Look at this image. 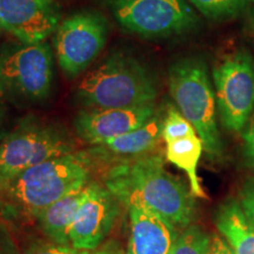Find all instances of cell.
Wrapping results in <instances>:
<instances>
[{
    "instance_id": "cell-1",
    "label": "cell",
    "mask_w": 254,
    "mask_h": 254,
    "mask_svg": "<svg viewBox=\"0 0 254 254\" xmlns=\"http://www.w3.org/2000/svg\"><path fill=\"white\" fill-rule=\"evenodd\" d=\"M104 186L126 206H144L184 230L196 215L195 196L179 178L165 170L161 154L152 153L107 167Z\"/></svg>"
},
{
    "instance_id": "cell-2",
    "label": "cell",
    "mask_w": 254,
    "mask_h": 254,
    "mask_svg": "<svg viewBox=\"0 0 254 254\" xmlns=\"http://www.w3.org/2000/svg\"><path fill=\"white\" fill-rule=\"evenodd\" d=\"M157 82L134 57L116 53L88 73L75 88L81 109H127L154 104Z\"/></svg>"
},
{
    "instance_id": "cell-3",
    "label": "cell",
    "mask_w": 254,
    "mask_h": 254,
    "mask_svg": "<svg viewBox=\"0 0 254 254\" xmlns=\"http://www.w3.org/2000/svg\"><path fill=\"white\" fill-rule=\"evenodd\" d=\"M92 171L86 151L49 159L8 180L7 201L18 214L36 218L57 200L86 186Z\"/></svg>"
},
{
    "instance_id": "cell-4",
    "label": "cell",
    "mask_w": 254,
    "mask_h": 254,
    "mask_svg": "<svg viewBox=\"0 0 254 254\" xmlns=\"http://www.w3.org/2000/svg\"><path fill=\"white\" fill-rule=\"evenodd\" d=\"M170 93L178 110L195 128L211 158L222 153L221 138L215 117V92L204 62L195 58L174 64L168 77Z\"/></svg>"
},
{
    "instance_id": "cell-5",
    "label": "cell",
    "mask_w": 254,
    "mask_h": 254,
    "mask_svg": "<svg viewBox=\"0 0 254 254\" xmlns=\"http://www.w3.org/2000/svg\"><path fill=\"white\" fill-rule=\"evenodd\" d=\"M74 150L75 141L64 126L26 119L0 142V176L9 180L27 168Z\"/></svg>"
},
{
    "instance_id": "cell-6",
    "label": "cell",
    "mask_w": 254,
    "mask_h": 254,
    "mask_svg": "<svg viewBox=\"0 0 254 254\" xmlns=\"http://www.w3.org/2000/svg\"><path fill=\"white\" fill-rule=\"evenodd\" d=\"M53 84V53L49 44H15L0 49V85L28 101L45 100Z\"/></svg>"
},
{
    "instance_id": "cell-7",
    "label": "cell",
    "mask_w": 254,
    "mask_h": 254,
    "mask_svg": "<svg viewBox=\"0 0 254 254\" xmlns=\"http://www.w3.org/2000/svg\"><path fill=\"white\" fill-rule=\"evenodd\" d=\"M110 7L124 30L147 39L185 33L198 21L186 0H110Z\"/></svg>"
},
{
    "instance_id": "cell-8",
    "label": "cell",
    "mask_w": 254,
    "mask_h": 254,
    "mask_svg": "<svg viewBox=\"0 0 254 254\" xmlns=\"http://www.w3.org/2000/svg\"><path fill=\"white\" fill-rule=\"evenodd\" d=\"M215 100L222 125L244 129L254 111V62L246 51L228 56L213 69Z\"/></svg>"
},
{
    "instance_id": "cell-9",
    "label": "cell",
    "mask_w": 254,
    "mask_h": 254,
    "mask_svg": "<svg viewBox=\"0 0 254 254\" xmlns=\"http://www.w3.org/2000/svg\"><path fill=\"white\" fill-rule=\"evenodd\" d=\"M109 37V24L104 15L82 11L66 18L56 34V56L68 79H75L100 55Z\"/></svg>"
},
{
    "instance_id": "cell-10",
    "label": "cell",
    "mask_w": 254,
    "mask_h": 254,
    "mask_svg": "<svg viewBox=\"0 0 254 254\" xmlns=\"http://www.w3.org/2000/svg\"><path fill=\"white\" fill-rule=\"evenodd\" d=\"M120 201L98 182L86 186V196L79 206L69 230V243L77 250H97L116 224Z\"/></svg>"
},
{
    "instance_id": "cell-11",
    "label": "cell",
    "mask_w": 254,
    "mask_h": 254,
    "mask_svg": "<svg viewBox=\"0 0 254 254\" xmlns=\"http://www.w3.org/2000/svg\"><path fill=\"white\" fill-rule=\"evenodd\" d=\"M59 25L56 0H0V26L20 43H44Z\"/></svg>"
},
{
    "instance_id": "cell-12",
    "label": "cell",
    "mask_w": 254,
    "mask_h": 254,
    "mask_svg": "<svg viewBox=\"0 0 254 254\" xmlns=\"http://www.w3.org/2000/svg\"><path fill=\"white\" fill-rule=\"evenodd\" d=\"M155 114L154 104L127 109H82L73 120L75 133L91 146L139 128Z\"/></svg>"
},
{
    "instance_id": "cell-13",
    "label": "cell",
    "mask_w": 254,
    "mask_h": 254,
    "mask_svg": "<svg viewBox=\"0 0 254 254\" xmlns=\"http://www.w3.org/2000/svg\"><path fill=\"white\" fill-rule=\"evenodd\" d=\"M163 124L164 119L155 113L139 128L105 141L103 144L93 145L86 151L93 170H105L116 164L152 153L160 139H163Z\"/></svg>"
},
{
    "instance_id": "cell-14",
    "label": "cell",
    "mask_w": 254,
    "mask_h": 254,
    "mask_svg": "<svg viewBox=\"0 0 254 254\" xmlns=\"http://www.w3.org/2000/svg\"><path fill=\"white\" fill-rule=\"evenodd\" d=\"M131 221L129 253L170 254L179 237V228L144 206L128 207Z\"/></svg>"
},
{
    "instance_id": "cell-15",
    "label": "cell",
    "mask_w": 254,
    "mask_h": 254,
    "mask_svg": "<svg viewBox=\"0 0 254 254\" xmlns=\"http://www.w3.org/2000/svg\"><path fill=\"white\" fill-rule=\"evenodd\" d=\"M86 186L72 190L71 193L44 208L36 217L40 230L56 245H71L69 230L79 206L86 196Z\"/></svg>"
},
{
    "instance_id": "cell-16",
    "label": "cell",
    "mask_w": 254,
    "mask_h": 254,
    "mask_svg": "<svg viewBox=\"0 0 254 254\" xmlns=\"http://www.w3.org/2000/svg\"><path fill=\"white\" fill-rule=\"evenodd\" d=\"M215 226L233 254H254V230L238 200L224 202L215 213Z\"/></svg>"
},
{
    "instance_id": "cell-17",
    "label": "cell",
    "mask_w": 254,
    "mask_h": 254,
    "mask_svg": "<svg viewBox=\"0 0 254 254\" xmlns=\"http://www.w3.org/2000/svg\"><path fill=\"white\" fill-rule=\"evenodd\" d=\"M204 151V144L198 133L166 142V159L174 166L184 171L190 180L192 194L195 198L206 199L207 195L200 184L198 164Z\"/></svg>"
},
{
    "instance_id": "cell-18",
    "label": "cell",
    "mask_w": 254,
    "mask_h": 254,
    "mask_svg": "<svg viewBox=\"0 0 254 254\" xmlns=\"http://www.w3.org/2000/svg\"><path fill=\"white\" fill-rule=\"evenodd\" d=\"M212 238L195 225H190L180 232L170 254H208Z\"/></svg>"
},
{
    "instance_id": "cell-19",
    "label": "cell",
    "mask_w": 254,
    "mask_h": 254,
    "mask_svg": "<svg viewBox=\"0 0 254 254\" xmlns=\"http://www.w3.org/2000/svg\"><path fill=\"white\" fill-rule=\"evenodd\" d=\"M200 13L211 19L233 17L247 5L250 0H187Z\"/></svg>"
},
{
    "instance_id": "cell-20",
    "label": "cell",
    "mask_w": 254,
    "mask_h": 254,
    "mask_svg": "<svg viewBox=\"0 0 254 254\" xmlns=\"http://www.w3.org/2000/svg\"><path fill=\"white\" fill-rule=\"evenodd\" d=\"M194 133H196V131L192 124L180 113L179 110L171 106L164 118L163 132H161V138L165 144L183 138V136L194 134Z\"/></svg>"
},
{
    "instance_id": "cell-21",
    "label": "cell",
    "mask_w": 254,
    "mask_h": 254,
    "mask_svg": "<svg viewBox=\"0 0 254 254\" xmlns=\"http://www.w3.org/2000/svg\"><path fill=\"white\" fill-rule=\"evenodd\" d=\"M25 254H120V250L117 245L101 247L100 250H77L74 247L53 245V244H34Z\"/></svg>"
},
{
    "instance_id": "cell-22",
    "label": "cell",
    "mask_w": 254,
    "mask_h": 254,
    "mask_svg": "<svg viewBox=\"0 0 254 254\" xmlns=\"http://www.w3.org/2000/svg\"><path fill=\"white\" fill-rule=\"evenodd\" d=\"M239 204L246 220L254 230V179L244 183L239 192Z\"/></svg>"
},
{
    "instance_id": "cell-23",
    "label": "cell",
    "mask_w": 254,
    "mask_h": 254,
    "mask_svg": "<svg viewBox=\"0 0 254 254\" xmlns=\"http://www.w3.org/2000/svg\"><path fill=\"white\" fill-rule=\"evenodd\" d=\"M250 124L247 127L245 135H244V154H245L246 161L251 166H254V111L253 116L250 118Z\"/></svg>"
},
{
    "instance_id": "cell-24",
    "label": "cell",
    "mask_w": 254,
    "mask_h": 254,
    "mask_svg": "<svg viewBox=\"0 0 254 254\" xmlns=\"http://www.w3.org/2000/svg\"><path fill=\"white\" fill-rule=\"evenodd\" d=\"M208 254H233V252H232V250L225 239H222L219 236H214L212 237Z\"/></svg>"
},
{
    "instance_id": "cell-25",
    "label": "cell",
    "mask_w": 254,
    "mask_h": 254,
    "mask_svg": "<svg viewBox=\"0 0 254 254\" xmlns=\"http://www.w3.org/2000/svg\"><path fill=\"white\" fill-rule=\"evenodd\" d=\"M17 215L19 214L11 207V205L0 200V225L1 226H6L9 220L13 217H17Z\"/></svg>"
},
{
    "instance_id": "cell-26",
    "label": "cell",
    "mask_w": 254,
    "mask_h": 254,
    "mask_svg": "<svg viewBox=\"0 0 254 254\" xmlns=\"http://www.w3.org/2000/svg\"><path fill=\"white\" fill-rule=\"evenodd\" d=\"M7 187H8V180L5 179L0 176V200L7 202ZM9 205V204H8ZM12 207V206H11Z\"/></svg>"
},
{
    "instance_id": "cell-27",
    "label": "cell",
    "mask_w": 254,
    "mask_h": 254,
    "mask_svg": "<svg viewBox=\"0 0 254 254\" xmlns=\"http://www.w3.org/2000/svg\"><path fill=\"white\" fill-rule=\"evenodd\" d=\"M4 88L0 85V123H1L2 117H4Z\"/></svg>"
},
{
    "instance_id": "cell-28",
    "label": "cell",
    "mask_w": 254,
    "mask_h": 254,
    "mask_svg": "<svg viewBox=\"0 0 254 254\" xmlns=\"http://www.w3.org/2000/svg\"><path fill=\"white\" fill-rule=\"evenodd\" d=\"M0 31H2V28H1V26H0Z\"/></svg>"
},
{
    "instance_id": "cell-29",
    "label": "cell",
    "mask_w": 254,
    "mask_h": 254,
    "mask_svg": "<svg viewBox=\"0 0 254 254\" xmlns=\"http://www.w3.org/2000/svg\"><path fill=\"white\" fill-rule=\"evenodd\" d=\"M127 254H132V253H129V252H128V253H127Z\"/></svg>"
}]
</instances>
